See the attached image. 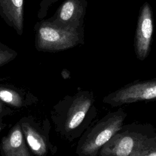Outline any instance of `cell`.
I'll list each match as a JSON object with an SVG mask.
<instances>
[{
    "label": "cell",
    "instance_id": "9",
    "mask_svg": "<svg viewBox=\"0 0 156 156\" xmlns=\"http://www.w3.org/2000/svg\"><path fill=\"white\" fill-rule=\"evenodd\" d=\"M5 156H30L26 146L21 127L16 125L2 142Z\"/></svg>",
    "mask_w": 156,
    "mask_h": 156
},
{
    "label": "cell",
    "instance_id": "15",
    "mask_svg": "<svg viewBox=\"0 0 156 156\" xmlns=\"http://www.w3.org/2000/svg\"><path fill=\"white\" fill-rule=\"evenodd\" d=\"M0 109H1V105H0Z\"/></svg>",
    "mask_w": 156,
    "mask_h": 156
},
{
    "label": "cell",
    "instance_id": "12",
    "mask_svg": "<svg viewBox=\"0 0 156 156\" xmlns=\"http://www.w3.org/2000/svg\"><path fill=\"white\" fill-rule=\"evenodd\" d=\"M16 55L15 51L0 43V66L13 60Z\"/></svg>",
    "mask_w": 156,
    "mask_h": 156
},
{
    "label": "cell",
    "instance_id": "3",
    "mask_svg": "<svg viewBox=\"0 0 156 156\" xmlns=\"http://www.w3.org/2000/svg\"><path fill=\"white\" fill-rule=\"evenodd\" d=\"M127 116L126 112L119 108L91 124L79 138L76 154L78 156H99L101 148L124 124Z\"/></svg>",
    "mask_w": 156,
    "mask_h": 156
},
{
    "label": "cell",
    "instance_id": "1",
    "mask_svg": "<svg viewBox=\"0 0 156 156\" xmlns=\"http://www.w3.org/2000/svg\"><path fill=\"white\" fill-rule=\"evenodd\" d=\"M156 150V129L150 123L124 124L101 148L99 156H141Z\"/></svg>",
    "mask_w": 156,
    "mask_h": 156
},
{
    "label": "cell",
    "instance_id": "7",
    "mask_svg": "<svg viewBox=\"0 0 156 156\" xmlns=\"http://www.w3.org/2000/svg\"><path fill=\"white\" fill-rule=\"evenodd\" d=\"M87 7V0H65L48 20L58 27L82 28Z\"/></svg>",
    "mask_w": 156,
    "mask_h": 156
},
{
    "label": "cell",
    "instance_id": "13",
    "mask_svg": "<svg viewBox=\"0 0 156 156\" xmlns=\"http://www.w3.org/2000/svg\"><path fill=\"white\" fill-rule=\"evenodd\" d=\"M57 1L58 0H41L39 5L40 9L38 12V17L40 19L45 17L49 7Z\"/></svg>",
    "mask_w": 156,
    "mask_h": 156
},
{
    "label": "cell",
    "instance_id": "6",
    "mask_svg": "<svg viewBox=\"0 0 156 156\" xmlns=\"http://www.w3.org/2000/svg\"><path fill=\"white\" fill-rule=\"evenodd\" d=\"M154 32L153 12L150 4L145 2L138 16L134 37V49L136 58L143 61L150 53Z\"/></svg>",
    "mask_w": 156,
    "mask_h": 156
},
{
    "label": "cell",
    "instance_id": "10",
    "mask_svg": "<svg viewBox=\"0 0 156 156\" xmlns=\"http://www.w3.org/2000/svg\"><path fill=\"white\" fill-rule=\"evenodd\" d=\"M21 128L32 152L37 156H45L47 153V145L43 137L27 122H23Z\"/></svg>",
    "mask_w": 156,
    "mask_h": 156
},
{
    "label": "cell",
    "instance_id": "5",
    "mask_svg": "<svg viewBox=\"0 0 156 156\" xmlns=\"http://www.w3.org/2000/svg\"><path fill=\"white\" fill-rule=\"evenodd\" d=\"M156 100V78L136 80L108 94L102 102L112 107L132 103Z\"/></svg>",
    "mask_w": 156,
    "mask_h": 156
},
{
    "label": "cell",
    "instance_id": "14",
    "mask_svg": "<svg viewBox=\"0 0 156 156\" xmlns=\"http://www.w3.org/2000/svg\"><path fill=\"white\" fill-rule=\"evenodd\" d=\"M141 156H156V150H154V151H152L146 154H144V155H143Z\"/></svg>",
    "mask_w": 156,
    "mask_h": 156
},
{
    "label": "cell",
    "instance_id": "4",
    "mask_svg": "<svg viewBox=\"0 0 156 156\" xmlns=\"http://www.w3.org/2000/svg\"><path fill=\"white\" fill-rule=\"evenodd\" d=\"M35 48L39 51L57 52L84 43L83 27L66 28L57 26L48 20L35 26Z\"/></svg>",
    "mask_w": 156,
    "mask_h": 156
},
{
    "label": "cell",
    "instance_id": "11",
    "mask_svg": "<svg viewBox=\"0 0 156 156\" xmlns=\"http://www.w3.org/2000/svg\"><path fill=\"white\" fill-rule=\"evenodd\" d=\"M0 99L16 107H20L21 104V101L18 94L9 90H0Z\"/></svg>",
    "mask_w": 156,
    "mask_h": 156
},
{
    "label": "cell",
    "instance_id": "8",
    "mask_svg": "<svg viewBox=\"0 0 156 156\" xmlns=\"http://www.w3.org/2000/svg\"><path fill=\"white\" fill-rule=\"evenodd\" d=\"M0 15L21 35L24 27V0H0Z\"/></svg>",
    "mask_w": 156,
    "mask_h": 156
},
{
    "label": "cell",
    "instance_id": "2",
    "mask_svg": "<svg viewBox=\"0 0 156 156\" xmlns=\"http://www.w3.org/2000/svg\"><path fill=\"white\" fill-rule=\"evenodd\" d=\"M95 102L94 93L90 90H79L62 101L58 128L66 139L79 138L93 123L98 115Z\"/></svg>",
    "mask_w": 156,
    "mask_h": 156
}]
</instances>
